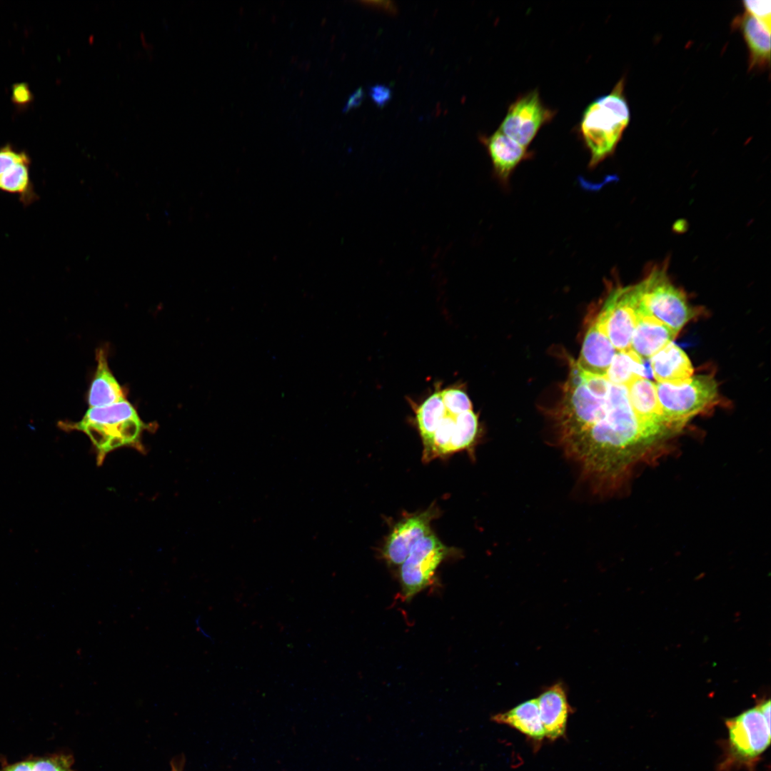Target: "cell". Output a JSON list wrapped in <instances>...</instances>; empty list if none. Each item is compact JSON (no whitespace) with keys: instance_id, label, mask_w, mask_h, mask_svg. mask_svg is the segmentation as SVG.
Listing matches in <instances>:
<instances>
[{"instance_id":"cell-10","label":"cell","mask_w":771,"mask_h":771,"mask_svg":"<svg viewBox=\"0 0 771 771\" xmlns=\"http://www.w3.org/2000/svg\"><path fill=\"white\" fill-rule=\"evenodd\" d=\"M631 407L644 429L662 442L672 432L664 421L655 384L646 378H638L627 386Z\"/></svg>"},{"instance_id":"cell-4","label":"cell","mask_w":771,"mask_h":771,"mask_svg":"<svg viewBox=\"0 0 771 771\" xmlns=\"http://www.w3.org/2000/svg\"><path fill=\"white\" fill-rule=\"evenodd\" d=\"M657 396L663 419L674 433L695 415L714 405L717 383L712 376L698 375L677 383H657Z\"/></svg>"},{"instance_id":"cell-6","label":"cell","mask_w":771,"mask_h":771,"mask_svg":"<svg viewBox=\"0 0 771 771\" xmlns=\"http://www.w3.org/2000/svg\"><path fill=\"white\" fill-rule=\"evenodd\" d=\"M449 553V548L431 531L411 548L400 565L401 593L406 601L425 589Z\"/></svg>"},{"instance_id":"cell-21","label":"cell","mask_w":771,"mask_h":771,"mask_svg":"<svg viewBox=\"0 0 771 771\" xmlns=\"http://www.w3.org/2000/svg\"><path fill=\"white\" fill-rule=\"evenodd\" d=\"M30 160L16 163L0 173V191L19 196L24 205L35 200L29 174Z\"/></svg>"},{"instance_id":"cell-15","label":"cell","mask_w":771,"mask_h":771,"mask_svg":"<svg viewBox=\"0 0 771 771\" xmlns=\"http://www.w3.org/2000/svg\"><path fill=\"white\" fill-rule=\"evenodd\" d=\"M653 377L658 383H677L693 373V367L687 354L671 342L650 358Z\"/></svg>"},{"instance_id":"cell-16","label":"cell","mask_w":771,"mask_h":771,"mask_svg":"<svg viewBox=\"0 0 771 771\" xmlns=\"http://www.w3.org/2000/svg\"><path fill=\"white\" fill-rule=\"evenodd\" d=\"M492 720L520 732L535 743L545 737L536 699L525 701L511 710L495 715Z\"/></svg>"},{"instance_id":"cell-1","label":"cell","mask_w":771,"mask_h":771,"mask_svg":"<svg viewBox=\"0 0 771 771\" xmlns=\"http://www.w3.org/2000/svg\"><path fill=\"white\" fill-rule=\"evenodd\" d=\"M64 430L85 433L97 451V463L101 464L111 451L132 446L142 450L141 435L144 424L134 407L126 400L102 407H90L77 423H59Z\"/></svg>"},{"instance_id":"cell-30","label":"cell","mask_w":771,"mask_h":771,"mask_svg":"<svg viewBox=\"0 0 771 771\" xmlns=\"http://www.w3.org/2000/svg\"><path fill=\"white\" fill-rule=\"evenodd\" d=\"M1 771H32V761H23L5 767Z\"/></svg>"},{"instance_id":"cell-24","label":"cell","mask_w":771,"mask_h":771,"mask_svg":"<svg viewBox=\"0 0 771 771\" xmlns=\"http://www.w3.org/2000/svg\"><path fill=\"white\" fill-rule=\"evenodd\" d=\"M72 764L73 758L69 755H54L32 760V771H74Z\"/></svg>"},{"instance_id":"cell-3","label":"cell","mask_w":771,"mask_h":771,"mask_svg":"<svg viewBox=\"0 0 771 771\" xmlns=\"http://www.w3.org/2000/svg\"><path fill=\"white\" fill-rule=\"evenodd\" d=\"M728 736L721 742L722 755L718 771H755L771 741L770 720L758 706L725 721Z\"/></svg>"},{"instance_id":"cell-20","label":"cell","mask_w":771,"mask_h":771,"mask_svg":"<svg viewBox=\"0 0 771 771\" xmlns=\"http://www.w3.org/2000/svg\"><path fill=\"white\" fill-rule=\"evenodd\" d=\"M646 376L643 359L630 349L615 353L605 377L612 384L627 386L633 380Z\"/></svg>"},{"instance_id":"cell-14","label":"cell","mask_w":771,"mask_h":771,"mask_svg":"<svg viewBox=\"0 0 771 771\" xmlns=\"http://www.w3.org/2000/svg\"><path fill=\"white\" fill-rule=\"evenodd\" d=\"M677 336L656 318L638 313L630 350L641 358H650L672 342Z\"/></svg>"},{"instance_id":"cell-13","label":"cell","mask_w":771,"mask_h":771,"mask_svg":"<svg viewBox=\"0 0 771 771\" xmlns=\"http://www.w3.org/2000/svg\"><path fill=\"white\" fill-rule=\"evenodd\" d=\"M617 352L605 333L595 322L586 333L575 366L583 372L605 377Z\"/></svg>"},{"instance_id":"cell-19","label":"cell","mask_w":771,"mask_h":771,"mask_svg":"<svg viewBox=\"0 0 771 771\" xmlns=\"http://www.w3.org/2000/svg\"><path fill=\"white\" fill-rule=\"evenodd\" d=\"M445 412L440 390L431 394L416 409V423L423 440L424 460L430 452L434 433Z\"/></svg>"},{"instance_id":"cell-23","label":"cell","mask_w":771,"mask_h":771,"mask_svg":"<svg viewBox=\"0 0 771 771\" xmlns=\"http://www.w3.org/2000/svg\"><path fill=\"white\" fill-rule=\"evenodd\" d=\"M440 393L445 408L450 413L460 414L473 410L471 401L463 390L448 388L440 390Z\"/></svg>"},{"instance_id":"cell-9","label":"cell","mask_w":771,"mask_h":771,"mask_svg":"<svg viewBox=\"0 0 771 771\" xmlns=\"http://www.w3.org/2000/svg\"><path fill=\"white\" fill-rule=\"evenodd\" d=\"M435 508L412 515L399 521L390 533L383 548V557L389 565L399 566L413 546L431 532L430 523L436 515Z\"/></svg>"},{"instance_id":"cell-5","label":"cell","mask_w":771,"mask_h":771,"mask_svg":"<svg viewBox=\"0 0 771 771\" xmlns=\"http://www.w3.org/2000/svg\"><path fill=\"white\" fill-rule=\"evenodd\" d=\"M633 286L638 313L656 318L677 335L694 315L685 294L662 269L652 271Z\"/></svg>"},{"instance_id":"cell-25","label":"cell","mask_w":771,"mask_h":771,"mask_svg":"<svg viewBox=\"0 0 771 771\" xmlns=\"http://www.w3.org/2000/svg\"><path fill=\"white\" fill-rule=\"evenodd\" d=\"M745 12L755 17L769 29H771V1H750L742 2Z\"/></svg>"},{"instance_id":"cell-17","label":"cell","mask_w":771,"mask_h":771,"mask_svg":"<svg viewBox=\"0 0 771 771\" xmlns=\"http://www.w3.org/2000/svg\"><path fill=\"white\" fill-rule=\"evenodd\" d=\"M737 24L749 51V68H764L770 61V29L745 12Z\"/></svg>"},{"instance_id":"cell-12","label":"cell","mask_w":771,"mask_h":771,"mask_svg":"<svg viewBox=\"0 0 771 771\" xmlns=\"http://www.w3.org/2000/svg\"><path fill=\"white\" fill-rule=\"evenodd\" d=\"M536 700L545 737L553 741L564 737L571 712L564 686L553 685Z\"/></svg>"},{"instance_id":"cell-29","label":"cell","mask_w":771,"mask_h":771,"mask_svg":"<svg viewBox=\"0 0 771 771\" xmlns=\"http://www.w3.org/2000/svg\"><path fill=\"white\" fill-rule=\"evenodd\" d=\"M363 96L364 92L361 88H359L350 96L344 109L349 110L353 107L358 106L362 102Z\"/></svg>"},{"instance_id":"cell-11","label":"cell","mask_w":771,"mask_h":771,"mask_svg":"<svg viewBox=\"0 0 771 771\" xmlns=\"http://www.w3.org/2000/svg\"><path fill=\"white\" fill-rule=\"evenodd\" d=\"M481 141L490 156L494 175L503 184L508 182L515 168L530 156L527 147L518 143L499 129L490 136L482 138Z\"/></svg>"},{"instance_id":"cell-7","label":"cell","mask_w":771,"mask_h":771,"mask_svg":"<svg viewBox=\"0 0 771 771\" xmlns=\"http://www.w3.org/2000/svg\"><path fill=\"white\" fill-rule=\"evenodd\" d=\"M638 317L633 286L610 292L596 320L618 351L630 349L632 335Z\"/></svg>"},{"instance_id":"cell-18","label":"cell","mask_w":771,"mask_h":771,"mask_svg":"<svg viewBox=\"0 0 771 771\" xmlns=\"http://www.w3.org/2000/svg\"><path fill=\"white\" fill-rule=\"evenodd\" d=\"M97 368L88 394L90 407H102L126 400L122 388L111 372L106 355L97 353Z\"/></svg>"},{"instance_id":"cell-28","label":"cell","mask_w":771,"mask_h":771,"mask_svg":"<svg viewBox=\"0 0 771 771\" xmlns=\"http://www.w3.org/2000/svg\"><path fill=\"white\" fill-rule=\"evenodd\" d=\"M369 95L378 106L383 107L390 100L392 93L388 86L377 84L370 87Z\"/></svg>"},{"instance_id":"cell-22","label":"cell","mask_w":771,"mask_h":771,"mask_svg":"<svg viewBox=\"0 0 771 771\" xmlns=\"http://www.w3.org/2000/svg\"><path fill=\"white\" fill-rule=\"evenodd\" d=\"M478 433V418L473 410L458 414L448 454L468 449L473 445Z\"/></svg>"},{"instance_id":"cell-27","label":"cell","mask_w":771,"mask_h":771,"mask_svg":"<svg viewBox=\"0 0 771 771\" xmlns=\"http://www.w3.org/2000/svg\"><path fill=\"white\" fill-rule=\"evenodd\" d=\"M32 99L33 96L27 84L21 82L13 85L11 89L13 103L24 106L30 103Z\"/></svg>"},{"instance_id":"cell-2","label":"cell","mask_w":771,"mask_h":771,"mask_svg":"<svg viewBox=\"0 0 771 771\" xmlns=\"http://www.w3.org/2000/svg\"><path fill=\"white\" fill-rule=\"evenodd\" d=\"M621 79L608 94L598 97L585 109L579 132L590 154V167H595L615 150L628 127L630 109Z\"/></svg>"},{"instance_id":"cell-8","label":"cell","mask_w":771,"mask_h":771,"mask_svg":"<svg viewBox=\"0 0 771 771\" xmlns=\"http://www.w3.org/2000/svg\"><path fill=\"white\" fill-rule=\"evenodd\" d=\"M555 114L543 104L535 89L521 95L510 105L498 129L527 147L539 130L553 119Z\"/></svg>"},{"instance_id":"cell-26","label":"cell","mask_w":771,"mask_h":771,"mask_svg":"<svg viewBox=\"0 0 771 771\" xmlns=\"http://www.w3.org/2000/svg\"><path fill=\"white\" fill-rule=\"evenodd\" d=\"M30 160L24 151H17L11 145L0 148V173L8 167L24 161Z\"/></svg>"}]
</instances>
